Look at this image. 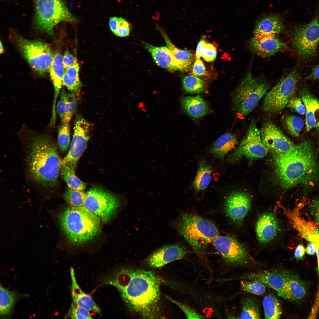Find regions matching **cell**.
Listing matches in <instances>:
<instances>
[{
    "instance_id": "obj_1",
    "label": "cell",
    "mask_w": 319,
    "mask_h": 319,
    "mask_svg": "<svg viewBox=\"0 0 319 319\" xmlns=\"http://www.w3.org/2000/svg\"><path fill=\"white\" fill-rule=\"evenodd\" d=\"M162 281L153 272L122 268L107 274L102 284L115 287L131 312L144 318H161L160 285Z\"/></svg>"
},
{
    "instance_id": "obj_2",
    "label": "cell",
    "mask_w": 319,
    "mask_h": 319,
    "mask_svg": "<svg viewBox=\"0 0 319 319\" xmlns=\"http://www.w3.org/2000/svg\"><path fill=\"white\" fill-rule=\"evenodd\" d=\"M273 159L276 179L284 188L319 180V162L309 140L289 152L274 153Z\"/></svg>"
},
{
    "instance_id": "obj_3",
    "label": "cell",
    "mask_w": 319,
    "mask_h": 319,
    "mask_svg": "<svg viewBox=\"0 0 319 319\" xmlns=\"http://www.w3.org/2000/svg\"><path fill=\"white\" fill-rule=\"evenodd\" d=\"M61 162L50 136L42 134L33 138L26 162L29 174L35 182L45 188H54L58 182Z\"/></svg>"
},
{
    "instance_id": "obj_4",
    "label": "cell",
    "mask_w": 319,
    "mask_h": 319,
    "mask_svg": "<svg viewBox=\"0 0 319 319\" xmlns=\"http://www.w3.org/2000/svg\"><path fill=\"white\" fill-rule=\"evenodd\" d=\"M59 219L63 231L73 244L87 242L100 231V219L84 206H70L61 213Z\"/></svg>"
},
{
    "instance_id": "obj_5",
    "label": "cell",
    "mask_w": 319,
    "mask_h": 319,
    "mask_svg": "<svg viewBox=\"0 0 319 319\" xmlns=\"http://www.w3.org/2000/svg\"><path fill=\"white\" fill-rule=\"evenodd\" d=\"M176 227L179 234L198 254L203 252L209 244L219 236L218 229L212 223L193 214L181 215Z\"/></svg>"
},
{
    "instance_id": "obj_6",
    "label": "cell",
    "mask_w": 319,
    "mask_h": 319,
    "mask_svg": "<svg viewBox=\"0 0 319 319\" xmlns=\"http://www.w3.org/2000/svg\"><path fill=\"white\" fill-rule=\"evenodd\" d=\"M269 88L268 83L254 77L251 71H248L233 92L232 99L234 111L242 117L246 116L256 107Z\"/></svg>"
},
{
    "instance_id": "obj_7",
    "label": "cell",
    "mask_w": 319,
    "mask_h": 319,
    "mask_svg": "<svg viewBox=\"0 0 319 319\" xmlns=\"http://www.w3.org/2000/svg\"><path fill=\"white\" fill-rule=\"evenodd\" d=\"M34 8L35 29L51 36L55 26L60 22L75 21L63 0H34Z\"/></svg>"
},
{
    "instance_id": "obj_8",
    "label": "cell",
    "mask_w": 319,
    "mask_h": 319,
    "mask_svg": "<svg viewBox=\"0 0 319 319\" xmlns=\"http://www.w3.org/2000/svg\"><path fill=\"white\" fill-rule=\"evenodd\" d=\"M300 77L293 70L283 76L276 84L266 94L263 103L264 111L275 115L280 112L294 96Z\"/></svg>"
},
{
    "instance_id": "obj_9",
    "label": "cell",
    "mask_w": 319,
    "mask_h": 319,
    "mask_svg": "<svg viewBox=\"0 0 319 319\" xmlns=\"http://www.w3.org/2000/svg\"><path fill=\"white\" fill-rule=\"evenodd\" d=\"M16 38L19 50L32 68L41 75L49 71L54 55L48 44L18 35Z\"/></svg>"
},
{
    "instance_id": "obj_10",
    "label": "cell",
    "mask_w": 319,
    "mask_h": 319,
    "mask_svg": "<svg viewBox=\"0 0 319 319\" xmlns=\"http://www.w3.org/2000/svg\"><path fill=\"white\" fill-rule=\"evenodd\" d=\"M212 243L227 265L246 267L256 263L245 247L234 237L218 236Z\"/></svg>"
},
{
    "instance_id": "obj_11",
    "label": "cell",
    "mask_w": 319,
    "mask_h": 319,
    "mask_svg": "<svg viewBox=\"0 0 319 319\" xmlns=\"http://www.w3.org/2000/svg\"><path fill=\"white\" fill-rule=\"evenodd\" d=\"M292 44L300 58L307 59L316 54L319 43V18L296 26L292 31Z\"/></svg>"
},
{
    "instance_id": "obj_12",
    "label": "cell",
    "mask_w": 319,
    "mask_h": 319,
    "mask_svg": "<svg viewBox=\"0 0 319 319\" xmlns=\"http://www.w3.org/2000/svg\"><path fill=\"white\" fill-rule=\"evenodd\" d=\"M116 196L102 188L94 187L86 193L84 206L104 222H109L120 205Z\"/></svg>"
},
{
    "instance_id": "obj_13",
    "label": "cell",
    "mask_w": 319,
    "mask_h": 319,
    "mask_svg": "<svg viewBox=\"0 0 319 319\" xmlns=\"http://www.w3.org/2000/svg\"><path fill=\"white\" fill-rule=\"evenodd\" d=\"M268 151V148L262 141L255 121L253 120L239 146L228 157L227 160L229 162H233L243 157L250 159L261 158L267 155Z\"/></svg>"
},
{
    "instance_id": "obj_14",
    "label": "cell",
    "mask_w": 319,
    "mask_h": 319,
    "mask_svg": "<svg viewBox=\"0 0 319 319\" xmlns=\"http://www.w3.org/2000/svg\"><path fill=\"white\" fill-rule=\"evenodd\" d=\"M91 126L80 115L75 120L74 134L68 153L61 161L75 169L79 160L86 149L90 136Z\"/></svg>"
},
{
    "instance_id": "obj_15",
    "label": "cell",
    "mask_w": 319,
    "mask_h": 319,
    "mask_svg": "<svg viewBox=\"0 0 319 319\" xmlns=\"http://www.w3.org/2000/svg\"><path fill=\"white\" fill-rule=\"evenodd\" d=\"M229 280H248L261 282L274 290L278 295L290 300L285 279L281 269L258 270L243 273Z\"/></svg>"
},
{
    "instance_id": "obj_16",
    "label": "cell",
    "mask_w": 319,
    "mask_h": 319,
    "mask_svg": "<svg viewBox=\"0 0 319 319\" xmlns=\"http://www.w3.org/2000/svg\"><path fill=\"white\" fill-rule=\"evenodd\" d=\"M259 130L263 143L274 153H286L293 150L297 146L271 122L264 123Z\"/></svg>"
},
{
    "instance_id": "obj_17",
    "label": "cell",
    "mask_w": 319,
    "mask_h": 319,
    "mask_svg": "<svg viewBox=\"0 0 319 319\" xmlns=\"http://www.w3.org/2000/svg\"><path fill=\"white\" fill-rule=\"evenodd\" d=\"M189 253L184 246L180 244L165 245L151 253L146 258L145 262L151 268H160L172 262L184 258Z\"/></svg>"
},
{
    "instance_id": "obj_18",
    "label": "cell",
    "mask_w": 319,
    "mask_h": 319,
    "mask_svg": "<svg viewBox=\"0 0 319 319\" xmlns=\"http://www.w3.org/2000/svg\"><path fill=\"white\" fill-rule=\"evenodd\" d=\"M251 204V198L248 194L242 192H233L226 199L224 211L233 222L240 224L248 214Z\"/></svg>"
},
{
    "instance_id": "obj_19",
    "label": "cell",
    "mask_w": 319,
    "mask_h": 319,
    "mask_svg": "<svg viewBox=\"0 0 319 319\" xmlns=\"http://www.w3.org/2000/svg\"><path fill=\"white\" fill-rule=\"evenodd\" d=\"M279 221L274 213L266 212L258 218L256 224L255 232L258 241L264 244L272 240L279 229Z\"/></svg>"
},
{
    "instance_id": "obj_20",
    "label": "cell",
    "mask_w": 319,
    "mask_h": 319,
    "mask_svg": "<svg viewBox=\"0 0 319 319\" xmlns=\"http://www.w3.org/2000/svg\"><path fill=\"white\" fill-rule=\"evenodd\" d=\"M249 45L256 53L263 57L271 56L278 52L290 49L276 36L261 38L254 37L251 39Z\"/></svg>"
},
{
    "instance_id": "obj_21",
    "label": "cell",
    "mask_w": 319,
    "mask_h": 319,
    "mask_svg": "<svg viewBox=\"0 0 319 319\" xmlns=\"http://www.w3.org/2000/svg\"><path fill=\"white\" fill-rule=\"evenodd\" d=\"M142 43L158 66L170 71H180L178 63L166 46L158 47L144 42Z\"/></svg>"
},
{
    "instance_id": "obj_22",
    "label": "cell",
    "mask_w": 319,
    "mask_h": 319,
    "mask_svg": "<svg viewBox=\"0 0 319 319\" xmlns=\"http://www.w3.org/2000/svg\"><path fill=\"white\" fill-rule=\"evenodd\" d=\"M50 77L54 88V93L52 106V115L51 121H56V103L63 83V79L65 70L63 63V57L58 52L54 55L50 68Z\"/></svg>"
},
{
    "instance_id": "obj_23",
    "label": "cell",
    "mask_w": 319,
    "mask_h": 319,
    "mask_svg": "<svg viewBox=\"0 0 319 319\" xmlns=\"http://www.w3.org/2000/svg\"><path fill=\"white\" fill-rule=\"evenodd\" d=\"M281 19L276 15H270L261 19L256 24L254 37L257 38L276 36L283 30Z\"/></svg>"
},
{
    "instance_id": "obj_24",
    "label": "cell",
    "mask_w": 319,
    "mask_h": 319,
    "mask_svg": "<svg viewBox=\"0 0 319 319\" xmlns=\"http://www.w3.org/2000/svg\"><path fill=\"white\" fill-rule=\"evenodd\" d=\"M285 279L290 300L300 302L306 297L307 289L305 283L295 273L284 268H281Z\"/></svg>"
},
{
    "instance_id": "obj_25",
    "label": "cell",
    "mask_w": 319,
    "mask_h": 319,
    "mask_svg": "<svg viewBox=\"0 0 319 319\" xmlns=\"http://www.w3.org/2000/svg\"><path fill=\"white\" fill-rule=\"evenodd\" d=\"M71 278V295L73 303L89 311L100 314L101 310L89 295L84 293L77 281L74 268L70 271Z\"/></svg>"
},
{
    "instance_id": "obj_26",
    "label": "cell",
    "mask_w": 319,
    "mask_h": 319,
    "mask_svg": "<svg viewBox=\"0 0 319 319\" xmlns=\"http://www.w3.org/2000/svg\"><path fill=\"white\" fill-rule=\"evenodd\" d=\"M157 29L159 30L166 44L172 55L178 64L180 71L182 72L190 71L193 66L194 57L193 54L187 50L177 48L172 43L164 30L158 25Z\"/></svg>"
},
{
    "instance_id": "obj_27",
    "label": "cell",
    "mask_w": 319,
    "mask_h": 319,
    "mask_svg": "<svg viewBox=\"0 0 319 319\" xmlns=\"http://www.w3.org/2000/svg\"><path fill=\"white\" fill-rule=\"evenodd\" d=\"M181 106L185 113L195 119L203 117L209 111L207 103L199 95L183 97L181 101Z\"/></svg>"
},
{
    "instance_id": "obj_28",
    "label": "cell",
    "mask_w": 319,
    "mask_h": 319,
    "mask_svg": "<svg viewBox=\"0 0 319 319\" xmlns=\"http://www.w3.org/2000/svg\"><path fill=\"white\" fill-rule=\"evenodd\" d=\"M237 143L236 135L226 133L216 140L209 152L214 156L223 160L227 154L235 148Z\"/></svg>"
},
{
    "instance_id": "obj_29",
    "label": "cell",
    "mask_w": 319,
    "mask_h": 319,
    "mask_svg": "<svg viewBox=\"0 0 319 319\" xmlns=\"http://www.w3.org/2000/svg\"><path fill=\"white\" fill-rule=\"evenodd\" d=\"M300 92L305 108L306 129L307 131H309L316 124L315 113L319 111V100L305 89H301Z\"/></svg>"
},
{
    "instance_id": "obj_30",
    "label": "cell",
    "mask_w": 319,
    "mask_h": 319,
    "mask_svg": "<svg viewBox=\"0 0 319 319\" xmlns=\"http://www.w3.org/2000/svg\"><path fill=\"white\" fill-rule=\"evenodd\" d=\"M79 66L77 60L74 64L65 70L63 84L67 89L78 96L82 84L79 77Z\"/></svg>"
},
{
    "instance_id": "obj_31",
    "label": "cell",
    "mask_w": 319,
    "mask_h": 319,
    "mask_svg": "<svg viewBox=\"0 0 319 319\" xmlns=\"http://www.w3.org/2000/svg\"><path fill=\"white\" fill-rule=\"evenodd\" d=\"M213 170L210 165L205 161H201L199 163L193 183L195 190L200 191L207 188L211 181Z\"/></svg>"
},
{
    "instance_id": "obj_32",
    "label": "cell",
    "mask_w": 319,
    "mask_h": 319,
    "mask_svg": "<svg viewBox=\"0 0 319 319\" xmlns=\"http://www.w3.org/2000/svg\"><path fill=\"white\" fill-rule=\"evenodd\" d=\"M262 304L265 319L280 318L282 313L281 305L274 295L270 294L266 296Z\"/></svg>"
},
{
    "instance_id": "obj_33",
    "label": "cell",
    "mask_w": 319,
    "mask_h": 319,
    "mask_svg": "<svg viewBox=\"0 0 319 319\" xmlns=\"http://www.w3.org/2000/svg\"><path fill=\"white\" fill-rule=\"evenodd\" d=\"M75 170V169L69 165L61 162V175L69 187L75 190L83 191L86 188V184L76 176Z\"/></svg>"
},
{
    "instance_id": "obj_34",
    "label": "cell",
    "mask_w": 319,
    "mask_h": 319,
    "mask_svg": "<svg viewBox=\"0 0 319 319\" xmlns=\"http://www.w3.org/2000/svg\"><path fill=\"white\" fill-rule=\"evenodd\" d=\"M240 318L242 319H260L261 314L258 304L255 299L252 297L247 296L241 302Z\"/></svg>"
},
{
    "instance_id": "obj_35",
    "label": "cell",
    "mask_w": 319,
    "mask_h": 319,
    "mask_svg": "<svg viewBox=\"0 0 319 319\" xmlns=\"http://www.w3.org/2000/svg\"><path fill=\"white\" fill-rule=\"evenodd\" d=\"M182 84L185 91L189 93L199 94L205 91L204 81L195 75L184 76L182 79Z\"/></svg>"
},
{
    "instance_id": "obj_36",
    "label": "cell",
    "mask_w": 319,
    "mask_h": 319,
    "mask_svg": "<svg viewBox=\"0 0 319 319\" xmlns=\"http://www.w3.org/2000/svg\"><path fill=\"white\" fill-rule=\"evenodd\" d=\"M16 300V296L12 292L9 291L1 286L0 288V314L4 316L12 311Z\"/></svg>"
},
{
    "instance_id": "obj_37",
    "label": "cell",
    "mask_w": 319,
    "mask_h": 319,
    "mask_svg": "<svg viewBox=\"0 0 319 319\" xmlns=\"http://www.w3.org/2000/svg\"><path fill=\"white\" fill-rule=\"evenodd\" d=\"M306 240L314 246L317 259L319 283L316 297L311 312L312 314L316 315L319 309V228L310 232L307 236Z\"/></svg>"
},
{
    "instance_id": "obj_38",
    "label": "cell",
    "mask_w": 319,
    "mask_h": 319,
    "mask_svg": "<svg viewBox=\"0 0 319 319\" xmlns=\"http://www.w3.org/2000/svg\"><path fill=\"white\" fill-rule=\"evenodd\" d=\"M283 125L287 132L292 136L297 137L304 126L303 119L300 117L294 115L286 117L284 121Z\"/></svg>"
},
{
    "instance_id": "obj_39",
    "label": "cell",
    "mask_w": 319,
    "mask_h": 319,
    "mask_svg": "<svg viewBox=\"0 0 319 319\" xmlns=\"http://www.w3.org/2000/svg\"><path fill=\"white\" fill-rule=\"evenodd\" d=\"M58 143L61 151H67L70 147V126L69 123L61 122L58 130Z\"/></svg>"
},
{
    "instance_id": "obj_40",
    "label": "cell",
    "mask_w": 319,
    "mask_h": 319,
    "mask_svg": "<svg viewBox=\"0 0 319 319\" xmlns=\"http://www.w3.org/2000/svg\"><path fill=\"white\" fill-rule=\"evenodd\" d=\"M86 193L83 191L68 188L64 195L65 200L70 206L78 207L84 206Z\"/></svg>"
},
{
    "instance_id": "obj_41",
    "label": "cell",
    "mask_w": 319,
    "mask_h": 319,
    "mask_svg": "<svg viewBox=\"0 0 319 319\" xmlns=\"http://www.w3.org/2000/svg\"><path fill=\"white\" fill-rule=\"evenodd\" d=\"M266 286L263 283L257 281L242 280L240 281L241 290L258 295H263L265 293Z\"/></svg>"
},
{
    "instance_id": "obj_42",
    "label": "cell",
    "mask_w": 319,
    "mask_h": 319,
    "mask_svg": "<svg viewBox=\"0 0 319 319\" xmlns=\"http://www.w3.org/2000/svg\"><path fill=\"white\" fill-rule=\"evenodd\" d=\"M165 297L168 300L176 305L184 313L188 319H202L206 318V316L200 314L196 310L170 297L167 295Z\"/></svg>"
},
{
    "instance_id": "obj_43",
    "label": "cell",
    "mask_w": 319,
    "mask_h": 319,
    "mask_svg": "<svg viewBox=\"0 0 319 319\" xmlns=\"http://www.w3.org/2000/svg\"><path fill=\"white\" fill-rule=\"evenodd\" d=\"M89 310L72 303L67 317L72 319H92Z\"/></svg>"
},
{
    "instance_id": "obj_44",
    "label": "cell",
    "mask_w": 319,
    "mask_h": 319,
    "mask_svg": "<svg viewBox=\"0 0 319 319\" xmlns=\"http://www.w3.org/2000/svg\"><path fill=\"white\" fill-rule=\"evenodd\" d=\"M76 96L75 94L72 92L68 93L66 104L65 118L64 122L69 123L75 112L77 105Z\"/></svg>"
},
{
    "instance_id": "obj_45",
    "label": "cell",
    "mask_w": 319,
    "mask_h": 319,
    "mask_svg": "<svg viewBox=\"0 0 319 319\" xmlns=\"http://www.w3.org/2000/svg\"><path fill=\"white\" fill-rule=\"evenodd\" d=\"M68 93L64 89H62L61 97L56 107V111L59 115L61 122L64 121L65 116L66 106Z\"/></svg>"
},
{
    "instance_id": "obj_46",
    "label": "cell",
    "mask_w": 319,
    "mask_h": 319,
    "mask_svg": "<svg viewBox=\"0 0 319 319\" xmlns=\"http://www.w3.org/2000/svg\"><path fill=\"white\" fill-rule=\"evenodd\" d=\"M286 106L300 115H303L306 113L305 106L300 97L293 96L289 100Z\"/></svg>"
},
{
    "instance_id": "obj_47",
    "label": "cell",
    "mask_w": 319,
    "mask_h": 319,
    "mask_svg": "<svg viewBox=\"0 0 319 319\" xmlns=\"http://www.w3.org/2000/svg\"><path fill=\"white\" fill-rule=\"evenodd\" d=\"M217 51L215 47L210 43H206L204 46L201 56L207 62H211L216 58Z\"/></svg>"
},
{
    "instance_id": "obj_48",
    "label": "cell",
    "mask_w": 319,
    "mask_h": 319,
    "mask_svg": "<svg viewBox=\"0 0 319 319\" xmlns=\"http://www.w3.org/2000/svg\"><path fill=\"white\" fill-rule=\"evenodd\" d=\"M130 31L129 24L124 19L120 17L116 30L114 33L120 37L128 36Z\"/></svg>"
},
{
    "instance_id": "obj_49",
    "label": "cell",
    "mask_w": 319,
    "mask_h": 319,
    "mask_svg": "<svg viewBox=\"0 0 319 319\" xmlns=\"http://www.w3.org/2000/svg\"><path fill=\"white\" fill-rule=\"evenodd\" d=\"M193 73L194 75L202 76L205 75L206 71L205 66L200 59H196L192 68Z\"/></svg>"
},
{
    "instance_id": "obj_50",
    "label": "cell",
    "mask_w": 319,
    "mask_h": 319,
    "mask_svg": "<svg viewBox=\"0 0 319 319\" xmlns=\"http://www.w3.org/2000/svg\"><path fill=\"white\" fill-rule=\"evenodd\" d=\"M77 60L76 58L71 54L69 51H66L63 57V63L65 70L73 65Z\"/></svg>"
},
{
    "instance_id": "obj_51",
    "label": "cell",
    "mask_w": 319,
    "mask_h": 319,
    "mask_svg": "<svg viewBox=\"0 0 319 319\" xmlns=\"http://www.w3.org/2000/svg\"><path fill=\"white\" fill-rule=\"evenodd\" d=\"M310 208L311 214L316 222L319 224V199L313 201Z\"/></svg>"
},
{
    "instance_id": "obj_52",
    "label": "cell",
    "mask_w": 319,
    "mask_h": 319,
    "mask_svg": "<svg viewBox=\"0 0 319 319\" xmlns=\"http://www.w3.org/2000/svg\"><path fill=\"white\" fill-rule=\"evenodd\" d=\"M305 249L302 243L298 245L296 247L294 253V256L297 260H302L305 255Z\"/></svg>"
},
{
    "instance_id": "obj_53",
    "label": "cell",
    "mask_w": 319,
    "mask_h": 319,
    "mask_svg": "<svg viewBox=\"0 0 319 319\" xmlns=\"http://www.w3.org/2000/svg\"><path fill=\"white\" fill-rule=\"evenodd\" d=\"M206 43L204 38L203 37L199 42L196 49V59H200L201 57L204 46Z\"/></svg>"
},
{
    "instance_id": "obj_54",
    "label": "cell",
    "mask_w": 319,
    "mask_h": 319,
    "mask_svg": "<svg viewBox=\"0 0 319 319\" xmlns=\"http://www.w3.org/2000/svg\"><path fill=\"white\" fill-rule=\"evenodd\" d=\"M306 78L311 80L319 79V64L313 67L311 72Z\"/></svg>"
},
{
    "instance_id": "obj_55",
    "label": "cell",
    "mask_w": 319,
    "mask_h": 319,
    "mask_svg": "<svg viewBox=\"0 0 319 319\" xmlns=\"http://www.w3.org/2000/svg\"><path fill=\"white\" fill-rule=\"evenodd\" d=\"M119 17H113L110 18L109 26L113 32L114 33L116 32L119 20Z\"/></svg>"
},
{
    "instance_id": "obj_56",
    "label": "cell",
    "mask_w": 319,
    "mask_h": 319,
    "mask_svg": "<svg viewBox=\"0 0 319 319\" xmlns=\"http://www.w3.org/2000/svg\"><path fill=\"white\" fill-rule=\"evenodd\" d=\"M305 251L308 254L310 255H313L316 253L314 246L310 243L307 245L305 249Z\"/></svg>"
},
{
    "instance_id": "obj_57",
    "label": "cell",
    "mask_w": 319,
    "mask_h": 319,
    "mask_svg": "<svg viewBox=\"0 0 319 319\" xmlns=\"http://www.w3.org/2000/svg\"><path fill=\"white\" fill-rule=\"evenodd\" d=\"M315 127L316 130H317V131L319 132V120L318 122L316 124Z\"/></svg>"
},
{
    "instance_id": "obj_58",
    "label": "cell",
    "mask_w": 319,
    "mask_h": 319,
    "mask_svg": "<svg viewBox=\"0 0 319 319\" xmlns=\"http://www.w3.org/2000/svg\"><path fill=\"white\" fill-rule=\"evenodd\" d=\"M3 50H4V49H3V45H2V44L1 42H1H0V53H3Z\"/></svg>"
}]
</instances>
